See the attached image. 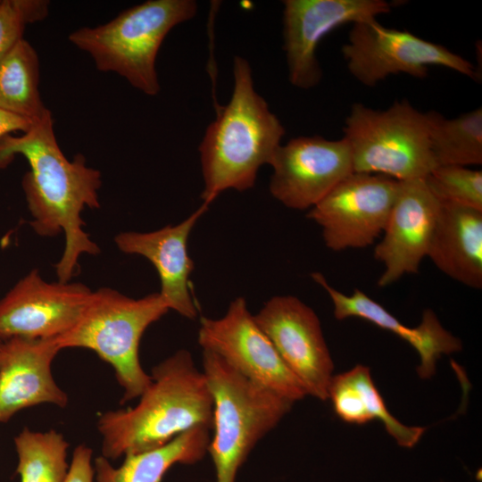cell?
Returning <instances> with one entry per match:
<instances>
[{
  "label": "cell",
  "mask_w": 482,
  "mask_h": 482,
  "mask_svg": "<svg viewBox=\"0 0 482 482\" xmlns=\"http://www.w3.org/2000/svg\"><path fill=\"white\" fill-rule=\"evenodd\" d=\"M427 256L443 273L482 287V211L441 203Z\"/></svg>",
  "instance_id": "19"
},
{
  "label": "cell",
  "mask_w": 482,
  "mask_h": 482,
  "mask_svg": "<svg viewBox=\"0 0 482 482\" xmlns=\"http://www.w3.org/2000/svg\"><path fill=\"white\" fill-rule=\"evenodd\" d=\"M48 7L46 0L0 1V60L23 38L28 24L47 16Z\"/></svg>",
  "instance_id": "26"
},
{
  "label": "cell",
  "mask_w": 482,
  "mask_h": 482,
  "mask_svg": "<svg viewBox=\"0 0 482 482\" xmlns=\"http://www.w3.org/2000/svg\"><path fill=\"white\" fill-rule=\"evenodd\" d=\"M169 311L159 293L136 299L102 287L92 291L77 323L55 340L61 350L87 348L112 365L124 403L138 398L151 383L139 360L140 340Z\"/></svg>",
  "instance_id": "6"
},
{
  "label": "cell",
  "mask_w": 482,
  "mask_h": 482,
  "mask_svg": "<svg viewBox=\"0 0 482 482\" xmlns=\"http://www.w3.org/2000/svg\"><path fill=\"white\" fill-rule=\"evenodd\" d=\"M55 338H12L0 347V422L41 403L65 407L68 396L54 379L52 362L60 351Z\"/></svg>",
  "instance_id": "17"
},
{
  "label": "cell",
  "mask_w": 482,
  "mask_h": 482,
  "mask_svg": "<svg viewBox=\"0 0 482 482\" xmlns=\"http://www.w3.org/2000/svg\"><path fill=\"white\" fill-rule=\"evenodd\" d=\"M15 154L23 155L30 167L22 179V188L32 215L31 228L43 237L64 233L62 255L55 264L59 281L69 282L79 268L81 254L96 255L99 246L83 229L81 212L99 208L101 173L88 167L79 154L68 160L61 150L49 111L21 136L0 138V169Z\"/></svg>",
  "instance_id": "1"
},
{
  "label": "cell",
  "mask_w": 482,
  "mask_h": 482,
  "mask_svg": "<svg viewBox=\"0 0 482 482\" xmlns=\"http://www.w3.org/2000/svg\"><path fill=\"white\" fill-rule=\"evenodd\" d=\"M0 362H1V356H0Z\"/></svg>",
  "instance_id": "30"
},
{
  "label": "cell",
  "mask_w": 482,
  "mask_h": 482,
  "mask_svg": "<svg viewBox=\"0 0 482 482\" xmlns=\"http://www.w3.org/2000/svg\"><path fill=\"white\" fill-rule=\"evenodd\" d=\"M312 278L328 294L337 320L360 318L393 332L409 343L420 355L417 372L420 378H429L436 373V362L442 354L459 352L462 348L461 340L442 326L430 309L423 312L418 327L409 328L360 289H354L351 295H347L331 287L320 272L312 273Z\"/></svg>",
  "instance_id": "18"
},
{
  "label": "cell",
  "mask_w": 482,
  "mask_h": 482,
  "mask_svg": "<svg viewBox=\"0 0 482 482\" xmlns=\"http://www.w3.org/2000/svg\"><path fill=\"white\" fill-rule=\"evenodd\" d=\"M198 344L222 358L251 381L295 403L307 394L256 323L244 297H237L223 316L202 317Z\"/></svg>",
  "instance_id": "9"
},
{
  "label": "cell",
  "mask_w": 482,
  "mask_h": 482,
  "mask_svg": "<svg viewBox=\"0 0 482 482\" xmlns=\"http://www.w3.org/2000/svg\"><path fill=\"white\" fill-rule=\"evenodd\" d=\"M197 12L194 0H148L121 12L107 23L82 27L69 41L90 54L101 71L119 74L147 96H156L158 51L175 26Z\"/></svg>",
  "instance_id": "4"
},
{
  "label": "cell",
  "mask_w": 482,
  "mask_h": 482,
  "mask_svg": "<svg viewBox=\"0 0 482 482\" xmlns=\"http://www.w3.org/2000/svg\"><path fill=\"white\" fill-rule=\"evenodd\" d=\"M39 60L34 47L21 39L0 60V109L31 120L48 110L39 92Z\"/></svg>",
  "instance_id": "22"
},
{
  "label": "cell",
  "mask_w": 482,
  "mask_h": 482,
  "mask_svg": "<svg viewBox=\"0 0 482 482\" xmlns=\"http://www.w3.org/2000/svg\"><path fill=\"white\" fill-rule=\"evenodd\" d=\"M439 209L440 202L425 179L398 181L383 237L374 250L375 258L384 265L378 287L418 272L427 256Z\"/></svg>",
  "instance_id": "15"
},
{
  "label": "cell",
  "mask_w": 482,
  "mask_h": 482,
  "mask_svg": "<svg viewBox=\"0 0 482 482\" xmlns=\"http://www.w3.org/2000/svg\"><path fill=\"white\" fill-rule=\"evenodd\" d=\"M283 49L290 83L310 89L321 79L316 49L334 29L357 22L377 21L391 11L385 0H285Z\"/></svg>",
  "instance_id": "11"
},
{
  "label": "cell",
  "mask_w": 482,
  "mask_h": 482,
  "mask_svg": "<svg viewBox=\"0 0 482 482\" xmlns=\"http://www.w3.org/2000/svg\"><path fill=\"white\" fill-rule=\"evenodd\" d=\"M253 317L307 395L327 400L334 364L315 312L295 296L276 295Z\"/></svg>",
  "instance_id": "12"
},
{
  "label": "cell",
  "mask_w": 482,
  "mask_h": 482,
  "mask_svg": "<svg viewBox=\"0 0 482 482\" xmlns=\"http://www.w3.org/2000/svg\"><path fill=\"white\" fill-rule=\"evenodd\" d=\"M150 376L134 407L100 415L102 455L108 460L158 448L197 427L212 429V396L187 350L158 363Z\"/></svg>",
  "instance_id": "2"
},
{
  "label": "cell",
  "mask_w": 482,
  "mask_h": 482,
  "mask_svg": "<svg viewBox=\"0 0 482 482\" xmlns=\"http://www.w3.org/2000/svg\"><path fill=\"white\" fill-rule=\"evenodd\" d=\"M430 149L437 166L482 163V109L447 119L436 111L425 112Z\"/></svg>",
  "instance_id": "23"
},
{
  "label": "cell",
  "mask_w": 482,
  "mask_h": 482,
  "mask_svg": "<svg viewBox=\"0 0 482 482\" xmlns=\"http://www.w3.org/2000/svg\"><path fill=\"white\" fill-rule=\"evenodd\" d=\"M14 444L21 482H63L70 466L66 461L69 443L61 433L24 428Z\"/></svg>",
  "instance_id": "24"
},
{
  "label": "cell",
  "mask_w": 482,
  "mask_h": 482,
  "mask_svg": "<svg viewBox=\"0 0 482 482\" xmlns=\"http://www.w3.org/2000/svg\"><path fill=\"white\" fill-rule=\"evenodd\" d=\"M233 77L230 100L208 126L198 148L204 186L201 198L207 205L223 191L252 188L259 169L270 164L285 135L278 118L255 91L247 60L235 56Z\"/></svg>",
  "instance_id": "3"
},
{
  "label": "cell",
  "mask_w": 482,
  "mask_h": 482,
  "mask_svg": "<svg viewBox=\"0 0 482 482\" xmlns=\"http://www.w3.org/2000/svg\"><path fill=\"white\" fill-rule=\"evenodd\" d=\"M34 123V120L0 109V138L11 132L21 131L25 133Z\"/></svg>",
  "instance_id": "28"
},
{
  "label": "cell",
  "mask_w": 482,
  "mask_h": 482,
  "mask_svg": "<svg viewBox=\"0 0 482 482\" xmlns=\"http://www.w3.org/2000/svg\"><path fill=\"white\" fill-rule=\"evenodd\" d=\"M425 181L439 202L482 211L480 170L459 165H439L425 178Z\"/></svg>",
  "instance_id": "25"
},
{
  "label": "cell",
  "mask_w": 482,
  "mask_h": 482,
  "mask_svg": "<svg viewBox=\"0 0 482 482\" xmlns=\"http://www.w3.org/2000/svg\"><path fill=\"white\" fill-rule=\"evenodd\" d=\"M92 454L91 448L85 445H78L73 451L72 459L63 482H94Z\"/></svg>",
  "instance_id": "27"
},
{
  "label": "cell",
  "mask_w": 482,
  "mask_h": 482,
  "mask_svg": "<svg viewBox=\"0 0 482 482\" xmlns=\"http://www.w3.org/2000/svg\"><path fill=\"white\" fill-rule=\"evenodd\" d=\"M208 207L203 204L176 225H167L151 232H121L114 237L122 253L141 255L154 266L161 282L160 295L170 310L189 320L196 318L197 308L190 291L189 277L194 262L188 254L187 241Z\"/></svg>",
  "instance_id": "16"
},
{
  "label": "cell",
  "mask_w": 482,
  "mask_h": 482,
  "mask_svg": "<svg viewBox=\"0 0 482 482\" xmlns=\"http://www.w3.org/2000/svg\"><path fill=\"white\" fill-rule=\"evenodd\" d=\"M398 180L371 173L352 172L309 210L307 218L322 229L333 251L365 248L384 231Z\"/></svg>",
  "instance_id": "10"
},
{
  "label": "cell",
  "mask_w": 482,
  "mask_h": 482,
  "mask_svg": "<svg viewBox=\"0 0 482 482\" xmlns=\"http://www.w3.org/2000/svg\"><path fill=\"white\" fill-rule=\"evenodd\" d=\"M91 293L82 283L47 282L37 269L31 270L0 300V340L62 336L77 323Z\"/></svg>",
  "instance_id": "14"
},
{
  "label": "cell",
  "mask_w": 482,
  "mask_h": 482,
  "mask_svg": "<svg viewBox=\"0 0 482 482\" xmlns=\"http://www.w3.org/2000/svg\"><path fill=\"white\" fill-rule=\"evenodd\" d=\"M269 189L287 208L311 209L353 172L347 141L298 137L280 145L270 164Z\"/></svg>",
  "instance_id": "13"
},
{
  "label": "cell",
  "mask_w": 482,
  "mask_h": 482,
  "mask_svg": "<svg viewBox=\"0 0 482 482\" xmlns=\"http://www.w3.org/2000/svg\"><path fill=\"white\" fill-rule=\"evenodd\" d=\"M328 399L331 400L336 414L345 422L365 424L380 420L403 447H413L426 430L422 427L406 426L391 414L373 382L370 368L362 364L332 376Z\"/></svg>",
  "instance_id": "20"
},
{
  "label": "cell",
  "mask_w": 482,
  "mask_h": 482,
  "mask_svg": "<svg viewBox=\"0 0 482 482\" xmlns=\"http://www.w3.org/2000/svg\"><path fill=\"white\" fill-rule=\"evenodd\" d=\"M342 55L351 75L362 85L374 87L391 75L403 73L422 79L430 66L453 70L471 79L475 66L445 46L407 30L385 28L377 21L352 24Z\"/></svg>",
  "instance_id": "8"
},
{
  "label": "cell",
  "mask_w": 482,
  "mask_h": 482,
  "mask_svg": "<svg viewBox=\"0 0 482 482\" xmlns=\"http://www.w3.org/2000/svg\"><path fill=\"white\" fill-rule=\"evenodd\" d=\"M202 365L213 400L208 453L216 482H236L253 447L294 403L246 378L211 351L203 350Z\"/></svg>",
  "instance_id": "5"
},
{
  "label": "cell",
  "mask_w": 482,
  "mask_h": 482,
  "mask_svg": "<svg viewBox=\"0 0 482 482\" xmlns=\"http://www.w3.org/2000/svg\"><path fill=\"white\" fill-rule=\"evenodd\" d=\"M2 344H3V342L0 340V347H1Z\"/></svg>",
  "instance_id": "29"
},
{
  "label": "cell",
  "mask_w": 482,
  "mask_h": 482,
  "mask_svg": "<svg viewBox=\"0 0 482 482\" xmlns=\"http://www.w3.org/2000/svg\"><path fill=\"white\" fill-rule=\"evenodd\" d=\"M210 430L197 427L155 449L124 456L115 468L100 455L94 460L96 482H162L166 472L176 464H195L208 453Z\"/></svg>",
  "instance_id": "21"
},
{
  "label": "cell",
  "mask_w": 482,
  "mask_h": 482,
  "mask_svg": "<svg viewBox=\"0 0 482 482\" xmlns=\"http://www.w3.org/2000/svg\"><path fill=\"white\" fill-rule=\"evenodd\" d=\"M343 137L350 147L353 172L404 181L425 179L437 166L425 112L406 99L385 110L353 104Z\"/></svg>",
  "instance_id": "7"
}]
</instances>
